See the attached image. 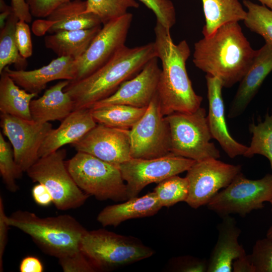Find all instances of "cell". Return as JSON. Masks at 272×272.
Here are the masks:
<instances>
[{
	"mask_svg": "<svg viewBox=\"0 0 272 272\" xmlns=\"http://www.w3.org/2000/svg\"><path fill=\"white\" fill-rule=\"evenodd\" d=\"M177 265L181 271L207 272L208 262L205 259L184 256L178 259Z\"/></svg>",
	"mask_w": 272,
	"mask_h": 272,
	"instance_id": "40",
	"label": "cell"
},
{
	"mask_svg": "<svg viewBox=\"0 0 272 272\" xmlns=\"http://www.w3.org/2000/svg\"><path fill=\"white\" fill-rule=\"evenodd\" d=\"M129 131L98 123L72 145L77 152L88 153L119 166L132 158Z\"/></svg>",
	"mask_w": 272,
	"mask_h": 272,
	"instance_id": "15",
	"label": "cell"
},
{
	"mask_svg": "<svg viewBox=\"0 0 272 272\" xmlns=\"http://www.w3.org/2000/svg\"><path fill=\"white\" fill-rule=\"evenodd\" d=\"M15 35L20 54L26 59L30 57L33 47L30 29L27 22L19 20L16 24Z\"/></svg>",
	"mask_w": 272,
	"mask_h": 272,
	"instance_id": "38",
	"label": "cell"
},
{
	"mask_svg": "<svg viewBox=\"0 0 272 272\" xmlns=\"http://www.w3.org/2000/svg\"><path fill=\"white\" fill-rule=\"evenodd\" d=\"M0 111L28 120H32L30 106L37 93L21 89L4 70L0 74Z\"/></svg>",
	"mask_w": 272,
	"mask_h": 272,
	"instance_id": "26",
	"label": "cell"
},
{
	"mask_svg": "<svg viewBox=\"0 0 272 272\" xmlns=\"http://www.w3.org/2000/svg\"><path fill=\"white\" fill-rule=\"evenodd\" d=\"M243 4L247 10L244 20L245 26L272 46V10L249 0H243Z\"/></svg>",
	"mask_w": 272,
	"mask_h": 272,
	"instance_id": "31",
	"label": "cell"
},
{
	"mask_svg": "<svg viewBox=\"0 0 272 272\" xmlns=\"http://www.w3.org/2000/svg\"><path fill=\"white\" fill-rule=\"evenodd\" d=\"M129 134L132 158L152 159L171 153L169 127L162 113L157 93Z\"/></svg>",
	"mask_w": 272,
	"mask_h": 272,
	"instance_id": "10",
	"label": "cell"
},
{
	"mask_svg": "<svg viewBox=\"0 0 272 272\" xmlns=\"http://www.w3.org/2000/svg\"><path fill=\"white\" fill-rule=\"evenodd\" d=\"M101 28L100 25L90 29L51 34L45 37V46L58 57L77 59L84 54Z\"/></svg>",
	"mask_w": 272,
	"mask_h": 272,
	"instance_id": "25",
	"label": "cell"
},
{
	"mask_svg": "<svg viewBox=\"0 0 272 272\" xmlns=\"http://www.w3.org/2000/svg\"><path fill=\"white\" fill-rule=\"evenodd\" d=\"M162 208L156 194L153 191L141 197L129 198L122 203L106 207L98 214L97 220L104 227H115L126 220L152 216Z\"/></svg>",
	"mask_w": 272,
	"mask_h": 272,
	"instance_id": "23",
	"label": "cell"
},
{
	"mask_svg": "<svg viewBox=\"0 0 272 272\" xmlns=\"http://www.w3.org/2000/svg\"><path fill=\"white\" fill-rule=\"evenodd\" d=\"M34 201L39 206L46 207L53 203V198L49 189L43 184L38 183L32 189Z\"/></svg>",
	"mask_w": 272,
	"mask_h": 272,
	"instance_id": "42",
	"label": "cell"
},
{
	"mask_svg": "<svg viewBox=\"0 0 272 272\" xmlns=\"http://www.w3.org/2000/svg\"><path fill=\"white\" fill-rule=\"evenodd\" d=\"M153 191L162 207H170L181 201H186L188 194L186 177L174 175L159 182Z\"/></svg>",
	"mask_w": 272,
	"mask_h": 272,
	"instance_id": "32",
	"label": "cell"
},
{
	"mask_svg": "<svg viewBox=\"0 0 272 272\" xmlns=\"http://www.w3.org/2000/svg\"><path fill=\"white\" fill-rule=\"evenodd\" d=\"M272 200V174L251 180L240 172L207 205L209 210L222 218L231 214L245 217L253 210L262 209Z\"/></svg>",
	"mask_w": 272,
	"mask_h": 272,
	"instance_id": "9",
	"label": "cell"
},
{
	"mask_svg": "<svg viewBox=\"0 0 272 272\" xmlns=\"http://www.w3.org/2000/svg\"><path fill=\"white\" fill-rule=\"evenodd\" d=\"M0 24L1 28L3 27L5 23L6 20L12 13H14L11 6L7 5L4 0H0Z\"/></svg>",
	"mask_w": 272,
	"mask_h": 272,
	"instance_id": "46",
	"label": "cell"
},
{
	"mask_svg": "<svg viewBox=\"0 0 272 272\" xmlns=\"http://www.w3.org/2000/svg\"><path fill=\"white\" fill-rule=\"evenodd\" d=\"M58 259L64 272H94L97 270L81 249Z\"/></svg>",
	"mask_w": 272,
	"mask_h": 272,
	"instance_id": "37",
	"label": "cell"
},
{
	"mask_svg": "<svg viewBox=\"0 0 272 272\" xmlns=\"http://www.w3.org/2000/svg\"><path fill=\"white\" fill-rule=\"evenodd\" d=\"M11 6L19 20L27 23L31 22L32 16L26 0H11Z\"/></svg>",
	"mask_w": 272,
	"mask_h": 272,
	"instance_id": "43",
	"label": "cell"
},
{
	"mask_svg": "<svg viewBox=\"0 0 272 272\" xmlns=\"http://www.w3.org/2000/svg\"><path fill=\"white\" fill-rule=\"evenodd\" d=\"M0 117L3 133L10 142L15 160L26 172L39 158V149L52 125L5 113Z\"/></svg>",
	"mask_w": 272,
	"mask_h": 272,
	"instance_id": "14",
	"label": "cell"
},
{
	"mask_svg": "<svg viewBox=\"0 0 272 272\" xmlns=\"http://www.w3.org/2000/svg\"><path fill=\"white\" fill-rule=\"evenodd\" d=\"M238 22L225 24L194 44L193 62L197 68L231 88L244 77L256 55Z\"/></svg>",
	"mask_w": 272,
	"mask_h": 272,
	"instance_id": "1",
	"label": "cell"
},
{
	"mask_svg": "<svg viewBox=\"0 0 272 272\" xmlns=\"http://www.w3.org/2000/svg\"><path fill=\"white\" fill-rule=\"evenodd\" d=\"M249 130L252 137L243 156L251 158L256 154L264 156L269 161L272 171V114L267 113L264 120L257 124H250Z\"/></svg>",
	"mask_w": 272,
	"mask_h": 272,
	"instance_id": "30",
	"label": "cell"
},
{
	"mask_svg": "<svg viewBox=\"0 0 272 272\" xmlns=\"http://www.w3.org/2000/svg\"><path fill=\"white\" fill-rule=\"evenodd\" d=\"M4 70L19 87L29 93L38 94L50 82L75 81L78 73L77 60L65 56L57 57L48 64L34 70H13L8 66Z\"/></svg>",
	"mask_w": 272,
	"mask_h": 272,
	"instance_id": "19",
	"label": "cell"
},
{
	"mask_svg": "<svg viewBox=\"0 0 272 272\" xmlns=\"http://www.w3.org/2000/svg\"><path fill=\"white\" fill-rule=\"evenodd\" d=\"M10 227L28 235L46 254L59 258L80 249L87 230L69 215L40 217L34 213L18 210L7 217Z\"/></svg>",
	"mask_w": 272,
	"mask_h": 272,
	"instance_id": "4",
	"label": "cell"
},
{
	"mask_svg": "<svg viewBox=\"0 0 272 272\" xmlns=\"http://www.w3.org/2000/svg\"><path fill=\"white\" fill-rule=\"evenodd\" d=\"M21 272H42L43 266L39 258L35 256H27L24 258L20 264Z\"/></svg>",
	"mask_w": 272,
	"mask_h": 272,
	"instance_id": "44",
	"label": "cell"
},
{
	"mask_svg": "<svg viewBox=\"0 0 272 272\" xmlns=\"http://www.w3.org/2000/svg\"><path fill=\"white\" fill-rule=\"evenodd\" d=\"M87 1L73 0L64 3L45 18L36 19L32 25V31L37 36L46 33L92 28L101 25L95 14L87 13Z\"/></svg>",
	"mask_w": 272,
	"mask_h": 272,
	"instance_id": "17",
	"label": "cell"
},
{
	"mask_svg": "<svg viewBox=\"0 0 272 272\" xmlns=\"http://www.w3.org/2000/svg\"><path fill=\"white\" fill-rule=\"evenodd\" d=\"M233 272H255V268L250 261L248 255L235 259L232 264Z\"/></svg>",
	"mask_w": 272,
	"mask_h": 272,
	"instance_id": "45",
	"label": "cell"
},
{
	"mask_svg": "<svg viewBox=\"0 0 272 272\" xmlns=\"http://www.w3.org/2000/svg\"><path fill=\"white\" fill-rule=\"evenodd\" d=\"M24 172L16 163L11 144L6 141L0 132V173L7 188L15 192L19 189L16 180Z\"/></svg>",
	"mask_w": 272,
	"mask_h": 272,
	"instance_id": "34",
	"label": "cell"
},
{
	"mask_svg": "<svg viewBox=\"0 0 272 272\" xmlns=\"http://www.w3.org/2000/svg\"><path fill=\"white\" fill-rule=\"evenodd\" d=\"M80 249L97 270L115 268L149 258L154 251L138 239L103 229L88 231Z\"/></svg>",
	"mask_w": 272,
	"mask_h": 272,
	"instance_id": "5",
	"label": "cell"
},
{
	"mask_svg": "<svg viewBox=\"0 0 272 272\" xmlns=\"http://www.w3.org/2000/svg\"><path fill=\"white\" fill-rule=\"evenodd\" d=\"M154 41L162 63L157 95L162 114L191 112L200 107L202 97L195 93L188 77L186 62L190 50L186 40L174 43L170 30L156 21Z\"/></svg>",
	"mask_w": 272,
	"mask_h": 272,
	"instance_id": "2",
	"label": "cell"
},
{
	"mask_svg": "<svg viewBox=\"0 0 272 272\" xmlns=\"http://www.w3.org/2000/svg\"><path fill=\"white\" fill-rule=\"evenodd\" d=\"M70 81L63 80L48 89L43 95L33 99L30 106L32 119L40 123L62 121L74 111V102L64 88Z\"/></svg>",
	"mask_w": 272,
	"mask_h": 272,
	"instance_id": "24",
	"label": "cell"
},
{
	"mask_svg": "<svg viewBox=\"0 0 272 272\" xmlns=\"http://www.w3.org/2000/svg\"><path fill=\"white\" fill-rule=\"evenodd\" d=\"M263 5L272 10V0H258Z\"/></svg>",
	"mask_w": 272,
	"mask_h": 272,
	"instance_id": "47",
	"label": "cell"
},
{
	"mask_svg": "<svg viewBox=\"0 0 272 272\" xmlns=\"http://www.w3.org/2000/svg\"><path fill=\"white\" fill-rule=\"evenodd\" d=\"M65 149L39 158L26 171L33 181L44 184L50 191L55 207L61 211L83 206L90 196L77 185L64 159Z\"/></svg>",
	"mask_w": 272,
	"mask_h": 272,
	"instance_id": "8",
	"label": "cell"
},
{
	"mask_svg": "<svg viewBox=\"0 0 272 272\" xmlns=\"http://www.w3.org/2000/svg\"><path fill=\"white\" fill-rule=\"evenodd\" d=\"M86 12L96 15L103 25L125 14L129 8H138L134 0H86Z\"/></svg>",
	"mask_w": 272,
	"mask_h": 272,
	"instance_id": "33",
	"label": "cell"
},
{
	"mask_svg": "<svg viewBox=\"0 0 272 272\" xmlns=\"http://www.w3.org/2000/svg\"><path fill=\"white\" fill-rule=\"evenodd\" d=\"M96 124L90 108L73 111L57 128H52L46 136L39 149V157L46 156L64 145L78 142Z\"/></svg>",
	"mask_w": 272,
	"mask_h": 272,
	"instance_id": "22",
	"label": "cell"
},
{
	"mask_svg": "<svg viewBox=\"0 0 272 272\" xmlns=\"http://www.w3.org/2000/svg\"><path fill=\"white\" fill-rule=\"evenodd\" d=\"M165 117L169 127L171 153L195 161L220 158L219 150L210 142L213 137L203 108Z\"/></svg>",
	"mask_w": 272,
	"mask_h": 272,
	"instance_id": "7",
	"label": "cell"
},
{
	"mask_svg": "<svg viewBox=\"0 0 272 272\" xmlns=\"http://www.w3.org/2000/svg\"><path fill=\"white\" fill-rule=\"evenodd\" d=\"M158 58H152L138 74L123 82L113 94L96 102L91 108L113 104L147 107L157 93L161 70Z\"/></svg>",
	"mask_w": 272,
	"mask_h": 272,
	"instance_id": "16",
	"label": "cell"
},
{
	"mask_svg": "<svg viewBox=\"0 0 272 272\" xmlns=\"http://www.w3.org/2000/svg\"><path fill=\"white\" fill-rule=\"evenodd\" d=\"M241 169L240 165L226 163L216 158L196 161L187 171L188 194L185 202L195 209L207 205Z\"/></svg>",
	"mask_w": 272,
	"mask_h": 272,
	"instance_id": "12",
	"label": "cell"
},
{
	"mask_svg": "<svg viewBox=\"0 0 272 272\" xmlns=\"http://www.w3.org/2000/svg\"><path fill=\"white\" fill-rule=\"evenodd\" d=\"M147 108L113 104L90 109L97 123L114 128L130 129L144 114Z\"/></svg>",
	"mask_w": 272,
	"mask_h": 272,
	"instance_id": "28",
	"label": "cell"
},
{
	"mask_svg": "<svg viewBox=\"0 0 272 272\" xmlns=\"http://www.w3.org/2000/svg\"><path fill=\"white\" fill-rule=\"evenodd\" d=\"M248 255L255 272H272L271 239L265 237L257 240Z\"/></svg>",
	"mask_w": 272,
	"mask_h": 272,
	"instance_id": "35",
	"label": "cell"
},
{
	"mask_svg": "<svg viewBox=\"0 0 272 272\" xmlns=\"http://www.w3.org/2000/svg\"><path fill=\"white\" fill-rule=\"evenodd\" d=\"M222 218L217 226L218 239L208 260L207 272L232 271L233 261L246 255L238 241L241 230L236 221L230 215Z\"/></svg>",
	"mask_w": 272,
	"mask_h": 272,
	"instance_id": "21",
	"label": "cell"
},
{
	"mask_svg": "<svg viewBox=\"0 0 272 272\" xmlns=\"http://www.w3.org/2000/svg\"><path fill=\"white\" fill-rule=\"evenodd\" d=\"M19 19L12 13L0 31V74L10 64L17 70H25L28 62L20 53L16 40V24Z\"/></svg>",
	"mask_w": 272,
	"mask_h": 272,
	"instance_id": "29",
	"label": "cell"
},
{
	"mask_svg": "<svg viewBox=\"0 0 272 272\" xmlns=\"http://www.w3.org/2000/svg\"><path fill=\"white\" fill-rule=\"evenodd\" d=\"M206 24L203 36L213 33L222 25L244 21L247 12L238 0H201Z\"/></svg>",
	"mask_w": 272,
	"mask_h": 272,
	"instance_id": "27",
	"label": "cell"
},
{
	"mask_svg": "<svg viewBox=\"0 0 272 272\" xmlns=\"http://www.w3.org/2000/svg\"><path fill=\"white\" fill-rule=\"evenodd\" d=\"M270 205H271V211L272 213V200L270 201Z\"/></svg>",
	"mask_w": 272,
	"mask_h": 272,
	"instance_id": "49",
	"label": "cell"
},
{
	"mask_svg": "<svg viewBox=\"0 0 272 272\" xmlns=\"http://www.w3.org/2000/svg\"><path fill=\"white\" fill-rule=\"evenodd\" d=\"M66 165L78 187L90 196L100 200L128 199L126 183L118 166L82 152H77Z\"/></svg>",
	"mask_w": 272,
	"mask_h": 272,
	"instance_id": "6",
	"label": "cell"
},
{
	"mask_svg": "<svg viewBox=\"0 0 272 272\" xmlns=\"http://www.w3.org/2000/svg\"><path fill=\"white\" fill-rule=\"evenodd\" d=\"M157 57L155 43L119 49L105 64L88 76L70 81L64 88L74 102V110L91 108L113 94L125 81L138 74L152 58Z\"/></svg>",
	"mask_w": 272,
	"mask_h": 272,
	"instance_id": "3",
	"label": "cell"
},
{
	"mask_svg": "<svg viewBox=\"0 0 272 272\" xmlns=\"http://www.w3.org/2000/svg\"><path fill=\"white\" fill-rule=\"evenodd\" d=\"M195 162L171 153L152 159L131 158L118 167L126 183L129 199L138 196L143 189L151 183H159L187 171Z\"/></svg>",
	"mask_w": 272,
	"mask_h": 272,
	"instance_id": "11",
	"label": "cell"
},
{
	"mask_svg": "<svg viewBox=\"0 0 272 272\" xmlns=\"http://www.w3.org/2000/svg\"><path fill=\"white\" fill-rule=\"evenodd\" d=\"M209 112L207 119L213 139L216 140L231 158L243 156L248 147L234 139L228 129L222 97L223 85L217 78L206 75Z\"/></svg>",
	"mask_w": 272,
	"mask_h": 272,
	"instance_id": "18",
	"label": "cell"
},
{
	"mask_svg": "<svg viewBox=\"0 0 272 272\" xmlns=\"http://www.w3.org/2000/svg\"><path fill=\"white\" fill-rule=\"evenodd\" d=\"M7 216L5 214L3 197H0V271H3V256L8 241V228Z\"/></svg>",
	"mask_w": 272,
	"mask_h": 272,
	"instance_id": "41",
	"label": "cell"
},
{
	"mask_svg": "<svg viewBox=\"0 0 272 272\" xmlns=\"http://www.w3.org/2000/svg\"><path fill=\"white\" fill-rule=\"evenodd\" d=\"M155 14L157 22L168 30L176 23V12L170 0H139Z\"/></svg>",
	"mask_w": 272,
	"mask_h": 272,
	"instance_id": "36",
	"label": "cell"
},
{
	"mask_svg": "<svg viewBox=\"0 0 272 272\" xmlns=\"http://www.w3.org/2000/svg\"><path fill=\"white\" fill-rule=\"evenodd\" d=\"M271 71L272 46L265 43L257 50L251 66L240 82L231 103L228 115L229 118L237 117L244 112Z\"/></svg>",
	"mask_w": 272,
	"mask_h": 272,
	"instance_id": "20",
	"label": "cell"
},
{
	"mask_svg": "<svg viewBox=\"0 0 272 272\" xmlns=\"http://www.w3.org/2000/svg\"><path fill=\"white\" fill-rule=\"evenodd\" d=\"M266 237L272 240V225L268 229L266 232Z\"/></svg>",
	"mask_w": 272,
	"mask_h": 272,
	"instance_id": "48",
	"label": "cell"
},
{
	"mask_svg": "<svg viewBox=\"0 0 272 272\" xmlns=\"http://www.w3.org/2000/svg\"><path fill=\"white\" fill-rule=\"evenodd\" d=\"M132 17L127 13L103 24L84 54L76 59L78 73L75 81L91 75L125 45Z\"/></svg>",
	"mask_w": 272,
	"mask_h": 272,
	"instance_id": "13",
	"label": "cell"
},
{
	"mask_svg": "<svg viewBox=\"0 0 272 272\" xmlns=\"http://www.w3.org/2000/svg\"><path fill=\"white\" fill-rule=\"evenodd\" d=\"M73 0H26L33 17L45 18L62 4Z\"/></svg>",
	"mask_w": 272,
	"mask_h": 272,
	"instance_id": "39",
	"label": "cell"
}]
</instances>
